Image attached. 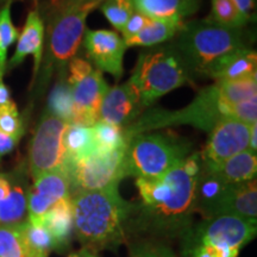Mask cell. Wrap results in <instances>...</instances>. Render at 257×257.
Wrapping results in <instances>:
<instances>
[{
	"mask_svg": "<svg viewBox=\"0 0 257 257\" xmlns=\"http://www.w3.org/2000/svg\"><path fill=\"white\" fill-rule=\"evenodd\" d=\"M201 170L200 154H192L156 179H136L141 219L157 231L185 229L195 212V188Z\"/></svg>",
	"mask_w": 257,
	"mask_h": 257,
	"instance_id": "cell-1",
	"label": "cell"
},
{
	"mask_svg": "<svg viewBox=\"0 0 257 257\" xmlns=\"http://www.w3.org/2000/svg\"><path fill=\"white\" fill-rule=\"evenodd\" d=\"M72 202L74 232L86 246L98 250L123 242L125 226L134 208L120 197L118 185L78 192Z\"/></svg>",
	"mask_w": 257,
	"mask_h": 257,
	"instance_id": "cell-2",
	"label": "cell"
},
{
	"mask_svg": "<svg viewBox=\"0 0 257 257\" xmlns=\"http://www.w3.org/2000/svg\"><path fill=\"white\" fill-rule=\"evenodd\" d=\"M104 0H55L48 11L47 54L42 60L40 88H44L54 70L66 72L78 53L86 31L88 15ZM40 68V69H41Z\"/></svg>",
	"mask_w": 257,
	"mask_h": 257,
	"instance_id": "cell-3",
	"label": "cell"
},
{
	"mask_svg": "<svg viewBox=\"0 0 257 257\" xmlns=\"http://www.w3.org/2000/svg\"><path fill=\"white\" fill-rule=\"evenodd\" d=\"M178 34L174 46L193 76L211 78L225 57L249 48L243 29L221 27L210 18L182 24Z\"/></svg>",
	"mask_w": 257,
	"mask_h": 257,
	"instance_id": "cell-4",
	"label": "cell"
},
{
	"mask_svg": "<svg viewBox=\"0 0 257 257\" xmlns=\"http://www.w3.org/2000/svg\"><path fill=\"white\" fill-rule=\"evenodd\" d=\"M128 82L148 107L173 89L192 85L193 75L176 47L169 44L142 51Z\"/></svg>",
	"mask_w": 257,
	"mask_h": 257,
	"instance_id": "cell-5",
	"label": "cell"
},
{
	"mask_svg": "<svg viewBox=\"0 0 257 257\" xmlns=\"http://www.w3.org/2000/svg\"><path fill=\"white\" fill-rule=\"evenodd\" d=\"M191 144L173 133L140 134L125 150V175L136 179L162 176L188 156Z\"/></svg>",
	"mask_w": 257,
	"mask_h": 257,
	"instance_id": "cell-6",
	"label": "cell"
},
{
	"mask_svg": "<svg viewBox=\"0 0 257 257\" xmlns=\"http://www.w3.org/2000/svg\"><path fill=\"white\" fill-rule=\"evenodd\" d=\"M225 117H229L226 105L221 102L214 83L199 92L197 98L184 110L176 112L153 110L147 112L142 117L137 118L134 123L124 127V134L128 143L131 138L140 134L174 125L188 124L210 133L214 125Z\"/></svg>",
	"mask_w": 257,
	"mask_h": 257,
	"instance_id": "cell-7",
	"label": "cell"
},
{
	"mask_svg": "<svg viewBox=\"0 0 257 257\" xmlns=\"http://www.w3.org/2000/svg\"><path fill=\"white\" fill-rule=\"evenodd\" d=\"M68 124L49 112H44L35 130L29 150L32 178L54 170H63L66 153L63 136Z\"/></svg>",
	"mask_w": 257,
	"mask_h": 257,
	"instance_id": "cell-8",
	"label": "cell"
},
{
	"mask_svg": "<svg viewBox=\"0 0 257 257\" xmlns=\"http://www.w3.org/2000/svg\"><path fill=\"white\" fill-rule=\"evenodd\" d=\"M125 150L94 154L74 163L64 172L70 180L74 192L98 191L119 185L125 175Z\"/></svg>",
	"mask_w": 257,
	"mask_h": 257,
	"instance_id": "cell-9",
	"label": "cell"
},
{
	"mask_svg": "<svg viewBox=\"0 0 257 257\" xmlns=\"http://www.w3.org/2000/svg\"><path fill=\"white\" fill-rule=\"evenodd\" d=\"M250 128L251 125L230 117L218 121L210 131L206 147L200 154L202 168L213 169L225 160L248 150Z\"/></svg>",
	"mask_w": 257,
	"mask_h": 257,
	"instance_id": "cell-10",
	"label": "cell"
},
{
	"mask_svg": "<svg viewBox=\"0 0 257 257\" xmlns=\"http://www.w3.org/2000/svg\"><path fill=\"white\" fill-rule=\"evenodd\" d=\"M256 221L236 216H217L207 218L199 229L200 244L226 246L239 250L255 238Z\"/></svg>",
	"mask_w": 257,
	"mask_h": 257,
	"instance_id": "cell-11",
	"label": "cell"
},
{
	"mask_svg": "<svg viewBox=\"0 0 257 257\" xmlns=\"http://www.w3.org/2000/svg\"><path fill=\"white\" fill-rule=\"evenodd\" d=\"M83 47L87 57L96 69L120 79L124 73L123 59L126 50L124 40L117 32L110 30H86Z\"/></svg>",
	"mask_w": 257,
	"mask_h": 257,
	"instance_id": "cell-12",
	"label": "cell"
},
{
	"mask_svg": "<svg viewBox=\"0 0 257 257\" xmlns=\"http://www.w3.org/2000/svg\"><path fill=\"white\" fill-rule=\"evenodd\" d=\"M108 85L98 69H93L86 78L72 87L74 113L72 124L91 127L99 119L102 99L108 91Z\"/></svg>",
	"mask_w": 257,
	"mask_h": 257,
	"instance_id": "cell-13",
	"label": "cell"
},
{
	"mask_svg": "<svg viewBox=\"0 0 257 257\" xmlns=\"http://www.w3.org/2000/svg\"><path fill=\"white\" fill-rule=\"evenodd\" d=\"M34 180L27 194L29 220L41 223L50 207L61 199L70 197V180L64 170H54Z\"/></svg>",
	"mask_w": 257,
	"mask_h": 257,
	"instance_id": "cell-14",
	"label": "cell"
},
{
	"mask_svg": "<svg viewBox=\"0 0 257 257\" xmlns=\"http://www.w3.org/2000/svg\"><path fill=\"white\" fill-rule=\"evenodd\" d=\"M142 108L140 95L127 81L108 88L102 99L99 119L124 128L137 119Z\"/></svg>",
	"mask_w": 257,
	"mask_h": 257,
	"instance_id": "cell-15",
	"label": "cell"
},
{
	"mask_svg": "<svg viewBox=\"0 0 257 257\" xmlns=\"http://www.w3.org/2000/svg\"><path fill=\"white\" fill-rule=\"evenodd\" d=\"M44 22L37 9L31 10L28 14L22 34L18 35V43L14 56L6 64L8 69H14L24 62L28 56L34 57V81L40 73V68L43 60L44 48Z\"/></svg>",
	"mask_w": 257,
	"mask_h": 257,
	"instance_id": "cell-16",
	"label": "cell"
},
{
	"mask_svg": "<svg viewBox=\"0 0 257 257\" xmlns=\"http://www.w3.org/2000/svg\"><path fill=\"white\" fill-rule=\"evenodd\" d=\"M217 216H236L256 221V179L242 184L230 185L214 210L213 217Z\"/></svg>",
	"mask_w": 257,
	"mask_h": 257,
	"instance_id": "cell-17",
	"label": "cell"
},
{
	"mask_svg": "<svg viewBox=\"0 0 257 257\" xmlns=\"http://www.w3.org/2000/svg\"><path fill=\"white\" fill-rule=\"evenodd\" d=\"M41 223L49 231L55 249H66L74 232L72 197L61 199L42 217Z\"/></svg>",
	"mask_w": 257,
	"mask_h": 257,
	"instance_id": "cell-18",
	"label": "cell"
},
{
	"mask_svg": "<svg viewBox=\"0 0 257 257\" xmlns=\"http://www.w3.org/2000/svg\"><path fill=\"white\" fill-rule=\"evenodd\" d=\"M135 11L150 19L182 21L197 12L199 0H133Z\"/></svg>",
	"mask_w": 257,
	"mask_h": 257,
	"instance_id": "cell-19",
	"label": "cell"
},
{
	"mask_svg": "<svg viewBox=\"0 0 257 257\" xmlns=\"http://www.w3.org/2000/svg\"><path fill=\"white\" fill-rule=\"evenodd\" d=\"M207 172H212L220 180H223L225 184L229 185H236L250 181V180L256 178V154L250 152V150H244V152L236 154V155L230 157V159L225 160L220 165L214 167L213 169L207 170Z\"/></svg>",
	"mask_w": 257,
	"mask_h": 257,
	"instance_id": "cell-20",
	"label": "cell"
},
{
	"mask_svg": "<svg viewBox=\"0 0 257 257\" xmlns=\"http://www.w3.org/2000/svg\"><path fill=\"white\" fill-rule=\"evenodd\" d=\"M257 55L250 48H244L225 57L212 73L216 81H230L256 76Z\"/></svg>",
	"mask_w": 257,
	"mask_h": 257,
	"instance_id": "cell-21",
	"label": "cell"
},
{
	"mask_svg": "<svg viewBox=\"0 0 257 257\" xmlns=\"http://www.w3.org/2000/svg\"><path fill=\"white\" fill-rule=\"evenodd\" d=\"M63 146L64 153H66L63 170L73 166L74 163L96 154V146L92 127L68 124L63 136Z\"/></svg>",
	"mask_w": 257,
	"mask_h": 257,
	"instance_id": "cell-22",
	"label": "cell"
},
{
	"mask_svg": "<svg viewBox=\"0 0 257 257\" xmlns=\"http://www.w3.org/2000/svg\"><path fill=\"white\" fill-rule=\"evenodd\" d=\"M184 22L176 19H150L147 27L136 36L125 40L127 47H155L165 43L178 34Z\"/></svg>",
	"mask_w": 257,
	"mask_h": 257,
	"instance_id": "cell-23",
	"label": "cell"
},
{
	"mask_svg": "<svg viewBox=\"0 0 257 257\" xmlns=\"http://www.w3.org/2000/svg\"><path fill=\"white\" fill-rule=\"evenodd\" d=\"M21 232L28 257H48L55 249V242L44 225L38 221L21 223Z\"/></svg>",
	"mask_w": 257,
	"mask_h": 257,
	"instance_id": "cell-24",
	"label": "cell"
},
{
	"mask_svg": "<svg viewBox=\"0 0 257 257\" xmlns=\"http://www.w3.org/2000/svg\"><path fill=\"white\" fill-rule=\"evenodd\" d=\"M47 112L66 121L67 124H72L74 113L73 91L67 82L66 72L60 73L59 81L54 86L49 95Z\"/></svg>",
	"mask_w": 257,
	"mask_h": 257,
	"instance_id": "cell-25",
	"label": "cell"
},
{
	"mask_svg": "<svg viewBox=\"0 0 257 257\" xmlns=\"http://www.w3.org/2000/svg\"><path fill=\"white\" fill-rule=\"evenodd\" d=\"M218 94L223 104L234 105L257 96L256 76L230 81H216Z\"/></svg>",
	"mask_w": 257,
	"mask_h": 257,
	"instance_id": "cell-26",
	"label": "cell"
},
{
	"mask_svg": "<svg viewBox=\"0 0 257 257\" xmlns=\"http://www.w3.org/2000/svg\"><path fill=\"white\" fill-rule=\"evenodd\" d=\"M96 146V154L111 153L114 150L126 149L127 140L124 128L105 121H98L92 127Z\"/></svg>",
	"mask_w": 257,
	"mask_h": 257,
	"instance_id": "cell-27",
	"label": "cell"
},
{
	"mask_svg": "<svg viewBox=\"0 0 257 257\" xmlns=\"http://www.w3.org/2000/svg\"><path fill=\"white\" fill-rule=\"evenodd\" d=\"M28 208V199L23 186L14 182L9 197L0 201V224H21Z\"/></svg>",
	"mask_w": 257,
	"mask_h": 257,
	"instance_id": "cell-28",
	"label": "cell"
},
{
	"mask_svg": "<svg viewBox=\"0 0 257 257\" xmlns=\"http://www.w3.org/2000/svg\"><path fill=\"white\" fill-rule=\"evenodd\" d=\"M211 21L231 29H243L249 19L240 14L231 0H211Z\"/></svg>",
	"mask_w": 257,
	"mask_h": 257,
	"instance_id": "cell-29",
	"label": "cell"
},
{
	"mask_svg": "<svg viewBox=\"0 0 257 257\" xmlns=\"http://www.w3.org/2000/svg\"><path fill=\"white\" fill-rule=\"evenodd\" d=\"M18 38V30L11 18V5L0 9V79H4L8 64L9 48Z\"/></svg>",
	"mask_w": 257,
	"mask_h": 257,
	"instance_id": "cell-30",
	"label": "cell"
},
{
	"mask_svg": "<svg viewBox=\"0 0 257 257\" xmlns=\"http://www.w3.org/2000/svg\"><path fill=\"white\" fill-rule=\"evenodd\" d=\"M0 257H28L21 224L0 226Z\"/></svg>",
	"mask_w": 257,
	"mask_h": 257,
	"instance_id": "cell-31",
	"label": "cell"
},
{
	"mask_svg": "<svg viewBox=\"0 0 257 257\" xmlns=\"http://www.w3.org/2000/svg\"><path fill=\"white\" fill-rule=\"evenodd\" d=\"M99 8L112 27L119 31L135 12L133 0H104Z\"/></svg>",
	"mask_w": 257,
	"mask_h": 257,
	"instance_id": "cell-32",
	"label": "cell"
},
{
	"mask_svg": "<svg viewBox=\"0 0 257 257\" xmlns=\"http://www.w3.org/2000/svg\"><path fill=\"white\" fill-rule=\"evenodd\" d=\"M0 133L21 140L24 135V125L15 102L0 107Z\"/></svg>",
	"mask_w": 257,
	"mask_h": 257,
	"instance_id": "cell-33",
	"label": "cell"
},
{
	"mask_svg": "<svg viewBox=\"0 0 257 257\" xmlns=\"http://www.w3.org/2000/svg\"><path fill=\"white\" fill-rule=\"evenodd\" d=\"M227 115L244 124L253 125L257 123V96L234 105H226Z\"/></svg>",
	"mask_w": 257,
	"mask_h": 257,
	"instance_id": "cell-34",
	"label": "cell"
},
{
	"mask_svg": "<svg viewBox=\"0 0 257 257\" xmlns=\"http://www.w3.org/2000/svg\"><path fill=\"white\" fill-rule=\"evenodd\" d=\"M128 257H176L174 252L165 245L156 243H140L134 245Z\"/></svg>",
	"mask_w": 257,
	"mask_h": 257,
	"instance_id": "cell-35",
	"label": "cell"
},
{
	"mask_svg": "<svg viewBox=\"0 0 257 257\" xmlns=\"http://www.w3.org/2000/svg\"><path fill=\"white\" fill-rule=\"evenodd\" d=\"M68 70L69 74L68 76H66V79L70 87H73L75 83L81 81L83 78H86L92 72L93 67L87 61L79 59V57H73L68 63Z\"/></svg>",
	"mask_w": 257,
	"mask_h": 257,
	"instance_id": "cell-36",
	"label": "cell"
},
{
	"mask_svg": "<svg viewBox=\"0 0 257 257\" xmlns=\"http://www.w3.org/2000/svg\"><path fill=\"white\" fill-rule=\"evenodd\" d=\"M150 22V18L146 17V16L140 14V12L135 11L131 17L127 19L126 24L121 30L123 34V40H128V38L136 36L140 31H142L144 28L147 27V24Z\"/></svg>",
	"mask_w": 257,
	"mask_h": 257,
	"instance_id": "cell-37",
	"label": "cell"
},
{
	"mask_svg": "<svg viewBox=\"0 0 257 257\" xmlns=\"http://www.w3.org/2000/svg\"><path fill=\"white\" fill-rule=\"evenodd\" d=\"M18 142V138L8 136V135L0 133V159L11 153L16 148V146H17Z\"/></svg>",
	"mask_w": 257,
	"mask_h": 257,
	"instance_id": "cell-38",
	"label": "cell"
},
{
	"mask_svg": "<svg viewBox=\"0 0 257 257\" xmlns=\"http://www.w3.org/2000/svg\"><path fill=\"white\" fill-rule=\"evenodd\" d=\"M202 245L206 246V249L211 253L212 257H237L239 252V250L226 248V246L207 245V244H202Z\"/></svg>",
	"mask_w": 257,
	"mask_h": 257,
	"instance_id": "cell-39",
	"label": "cell"
},
{
	"mask_svg": "<svg viewBox=\"0 0 257 257\" xmlns=\"http://www.w3.org/2000/svg\"><path fill=\"white\" fill-rule=\"evenodd\" d=\"M231 2L244 17L248 18L249 21L251 19V14L255 9V0H231Z\"/></svg>",
	"mask_w": 257,
	"mask_h": 257,
	"instance_id": "cell-40",
	"label": "cell"
},
{
	"mask_svg": "<svg viewBox=\"0 0 257 257\" xmlns=\"http://www.w3.org/2000/svg\"><path fill=\"white\" fill-rule=\"evenodd\" d=\"M14 182V180L10 178L9 175L4 174V173H0V201L9 197Z\"/></svg>",
	"mask_w": 257,
	"mask_h": 257,
	"instance_id": "cell-41",
	"label": "cell"
},
{
	"mask_svg": "<svg viewBox=\"0 0 257 257\" xmlns=\"http://www.w3.org/2000/svg\"><path fill=\"white\" fill-rule=\"evenodd\" d=\"M14 100L11 98V93L8 86L4 83V79H0V107H4L12 104Z\"/></svg>",
	"mask_w": 257,
	"mask_h": 257,
	"instance_id": "cell-42",
	"label": "cell"
},
{
	"mask_svg": "<svg viewBox=\"0 0 257 257\" xmlns=\"http://www.w3.org/2000/svg\"><path fill=\"white\" fill-rule=\"evenodd\" d=\"M69 257H98V250L92 248V246H83L82 249L78 250Z\"/></svg>",
	"mask_w": 257,
	"mask_h": 257,
	"instance_id": "cell-43",
	"label": "cell"
},
{
	"mask_svg": "<svg viewBox=\"0 0 257 257\" xmlns=\"http://www.w3.org/2000/svg\"><path fill=\"white\" fill-rule=\"evenodd\" d=\"M256 134H257V123L251 125V128H250V140H249V148H248V150H250V152H252L255 154L257 150Z\"/></svg>",
	"mask_w": 257,
	"mask_h": 257,
	"instance_id": "cell-44",
	"label": "cell"
},
{
	"mask_svg": "<svg viewBox=\"0 0 257 257\" xmlns=\"http://www.w3.org/2000/svg\"><path fill=\"white\" fill-rule=\"evenodd\" d=\"M192 255V257H212L211 253L208 252V250L206 249V246L202 245V244H200V245L193 250Z\"/></svg>",
	"mask_w": 257,
	"mask_h": 257,
	"instance_id": "cell-45",
	"label": "cell"
},
{
	"mask_svg": "<svg viewBox=\"0 0 257 257\" xmlns=\"http://www.w3.org/2000/svg\"><path fill=\"white\" fill-rule=\"evenodd\" d=\"M14 2H16V0H0V9H2L3 6L8 5V4L11 5Z\"/></svg>",
	"mask_w": 257,
	"mask_h": 257,
	"instance_id": "cell-46",
	"label": "cell"
},
{
	"mask_svg": "<svg viewBox=\"0 0 257 257\" xmlns=\"http://www.w3.org/2000/svg\"><path fill=\"white\" fill-rule=\"evenodd\" d=\"M53 2H55V0H50V3H53Z\"/></svg>",
	"mask_w": 257,
	"mask_h": 257,
	"instance_id": "cell-47",
	"label": "cell"
}]
</instances>
